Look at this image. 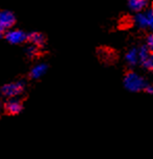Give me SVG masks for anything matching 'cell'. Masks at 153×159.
<instances>
[{"label": "cell", "mask_w": 153, "mask_h": 159, "mask_svg": "<svg viewBox=\"0 0 153 159\" xmlns=\"http://www.w3.org/2000/svg\"><path fill=\"white\" fill-rule=\"evenodd\" d=\"M124 85L129 92L137 93L144 91L147 83L145 79L136 72H128L124 77Z\"/></svg>", "instance_id": "1"}, {"label": "cell", "mask_w": 153, "mask_h": 159, "mask_svg": "<svg viewBox=\"0 0 153 159\" xmlns=\"http://www.w3.org/2000/svg\"><path fill=\"white\" fill-rule=\"evenodd\" d=\"M23 91H24V82L22 81L7 83V84L2 86L1 89L2 95L10 99L15 98L17 96H19L20 94H22Z\"/></svg>", "instance_id": "2"}, {"label": "cell", "mask_w": 153, "mask_h": 159, "mask_svg": "<svg viewBox=\"0 0 153 159\" xmlns=\"http://www.w3.org/2000/svg\"><path fill=\"white\" fill-rule=\"evenodd\" d=\"M134 23L140 28H151L153 26V11L148 10L144 13H139L134 17Z\"/></svg>", "instance_id": "3"}, {"label": "cell", "mask_w": 153, "mask_h": 159, "mask_svg": "<svg viewBox=\"0 0 153 159\" xmlns=\"http://www.w3.org/2000/svg\"><path fill=\"white\" fill-rule=\"evenodd\" d=\"M5 39L7 40L8 43L18 45L23 43L24 41L27 40V35L25 34V32L22 30H18V29H14V30H10L5 34Z\"/></svg>", "instance_id": "4"}, {"label": "cell", "mask_w": 153, "mask_h": 159, "mask_svg": "<svg viewBox=\"0 0 153 159\" xmlns=\"http://www.w3.org/2000/svg\"><path fill=\"white\" fill-rule=\"evenodd\" d=\"M15 16L13 13L8 11H0V27L2 29H8L15 24Z\"/></svg>", "instance_id": "5"}, {"label": "cell", "mask_w": 153, "mask_h": 159, "mask_svg": "<svg viewBox=\"0 0 153 159\" xmlns=\"http://www.w3.org/2000/svg\"><path fill=\"white\" fill-rule=\"evenodd\" d=\"M5 111L7 113H10V115H19V113L22 111L23 109V105L21 103L20 100H18V99H15V98H12L10 99L7 103H5Z\"/></svg>", "instance_id": "6"}, {"label": "cell", "mask_w": 153, "mask_h": 159, "mask_svg": "<svg viewBox=\"0 0 153 159\" xmlns=\"http://www.w3.org/2000/svg\"><path fill=\"white\" fill-rule=\"evenodd\" d=\"M46 71H47V66L46 65L39 64L31 69L30 77L32 78V79H39V78H41L45 73H46Z\"/></svg>", "instance_id": "7"}, {"label": "cell", "mask_w": 153, "mask_h": 159, "mask_svg": "<svg viewBox=\"0 0 153 159\" xmlns=\"http://www.w3.org/2000/svg\"><path fill=\"white\" fill-rule=\"evenodd\" d=\"M27 40L35 47L42 46V45L45 43L44 35L40 34V32H32V34L27 35Z\"/></svg>", "instance_id": "8"}, {"label": "cell", "mask_w": 153, "mask_h": 159, "mask_svg": "<svg viewBox=\"0 0 153 159\" xmlns=\"http://www.w3.org/2000/svg\"><path fill=\"white\" fill-rule=\"evenodd\" d=\"M148 0H128V4L129 7L133 11H142L144 8L147 7Z\"/></svg>", "instance_id": "9"}, {"label": "cell", "mask_w": 153, "mask_h": 159, "mask_svg": "<svg viewBox=\"0 0 153 159\" xmlns=\"http://www.w3.org/2000/svg\"><path fill=\"white\" fill-rule=\"evenodd\" d=\"M125 59L127 61L128 65L130 66H136L139 62V55H137V49L132 48L129 51H127L125 55Z\"/></svg>", "instance_id": "10"}, {"label": "cell", "mask_w": 153, "mask_h": 159, "mask_svg": "<svg viewBox=\"0 0 153 159\" xmlns=\"http://www.w3.org/2000/svg\"><path fill=\"white\" fill-rule=\"evenodd\" d=\"M137 55H139L140 62L144 61L145 59H147L151 56V54H150V50L146 46H143V47H141L140 49H137Z\"/></svg>", "instance_id": "11"}, {"label": "cell", "mask_w": 153, "mask_h": 159, "mask_svg": "<svg viewBox=\"0 0 153 159\" xmlns=\"http://www.w3.org/2000/svg\"><path fill=\"white\" fill-rule=\"evenodd\" d=\"M141 64H142L143 67L145 69H147V70H152L153 69V57L152 56H150V57L145 59V61H142Z\"/></svg>", "instance_id": "12"}, {"label": "cell", "mask_w": 153, "mask_h": 159, "mask_svg": "<svg viewBox=\"0 0 153 159\" xmlns=\"http://www.w3.org/2000/svg\"><path fill=\"white\" fill-rule=\"evenodd\" d=\"M26 52H27V55H29V56L37 55V53H38V47H35V46H34V45H32V46L27 48Z\"/></svg>", "instance_id": "13"}, {"label": "cell", "mask_w": 153, "mask_h": 159, "mask_svg": "<svg viewBox=\"0 0 153 159\" xmlns=\"http://www.w3.org/2000/svg\"><path fill=\"white\" fill-rule=\"evenodd\" d=\"M146 47L148 48L150 51L153 49V35L152 34L148 35V38H147V45H146Z\"/></svg>", "instance_id": "14"}, {"label": "cell", "mask_w": 153, "mask_h": 159, "mask_svg": "<svg viewBox=\"0 0 153 159\" xmlns=\"http://www.w3.org/2000/svg\"><path fill=\"white\" fill-rule=\"evenodd\" d=\"M144 91H146L148 94H152L153 93V88L150 84H147L146 86H145V89H144Z\"/></svg>", "instance_id": "15"}, {"label": "cell", "mask_w": 153, "mask_h": 159, "mask_svg": "<svg viewBox=\"0 0 153 159\" xmlns=\"http://www.w3.org/2000/svg\"><path fill=\"white\" fill-rule=\"evenodd\" d=\"M2 34H3V29H2L1 27H0V38H1Z\"/></svg>", "instance_id": "16"}]
</instances>
